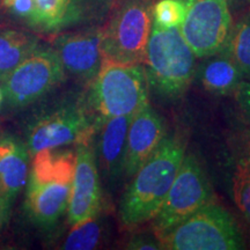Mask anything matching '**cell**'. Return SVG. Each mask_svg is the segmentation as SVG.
<instances>
[{"label": "cell", "instance_id": "obj_22", "mask_svg": "<svg viewBox=\"0 0 250 250\" xmlns=\"http://www.w3.org/2000/svg\"><path fill=\"white\" fill-rule=\"evenodd\" d=\"M187 9L188 4L183 0H160L152 9L153 23L161 28H179Z\"/></svg>", "mask_w": 250, "mask_h": 250}, {"label": "cell", "instance_id": "obj_10", "mask_svg": "<svg viewBox=\"0 0 250 250\" xmlns=\"http://www.w3.org/2000/svg\"><path fill=\"white\" fill-rule=\"evenodd\" d=\"M95 122L86 109L65 107L37 118L29 126L27 148L30 155L43 149L72 145H88L95 132Z\"/></svg>", "mask_w": 250, "mask_h": 250}, {"label": "cell", "instance_id": "obj_7", "mask_svg": "<svg viewBox=\"0 0 250 250\" xmlns=\"http://www.w3.org/2000/svg\"><path fill=\"white\" fill-rule=\"evenodd\" d=\"M212 190L204 170L195 156L184 155L160 210L153 220L159 239L188 217L211 202Z\"/></svg>", "mask_w": 250, "mask_h": 250}, {"label": "cell", "instance_id": "obj_20", "mask_svg": "<svg viewBox=\"0 0 250 250\" xmlns=\"http://www.w3.org/2000/svg\"><path fill=\"white\" fill-rule=\"evenodd\" d=\"M102 228L95 217L83 223L73 225V228L62 243L65 250H90L99 246Z\"/></svg>", "mask_w": 250, "mask_h": 250}, {"label": "cell", "instance_id": "obj_25", "mask_svg": "<svg viewBox=\"0 0 250 250\" xmlns=\"http://www.w3.org/2000/svg\"><path fill=\"white\" fill-rule=\"evenodd\" d=\"M129 249H138V250H158L162 249L160 242H155L153 240L147 239L146 236H138L129 243Z\"/></svg>", "mask_w": 250, "mask_h": 250}, {"label": "cell", "instance_id": "obj_24", "mask_svg": "<svg viewBox=\"0 0 250 250\" xmlns=\"http://www.w3.org/2000/svg\"><path fill=\"white\" fill-rule=\"evenodd\" d=\"M234 95L240 109L250 123V80H242L234 90Z\"/></svg>", "mask_w": 250, "mask_h": 250}, {"label": "cell", "instance_id": "obj_13", "mask_svg": "<svg viewBox=\"0 0 250 250\" xmlns=\"http://www.w3.org/2000/svg\"><path fill=\"white\" fill-rule=\"evenodd\" d=\"M165 139L162 118L147 104L133 115L127 130L123 162L125 174L132 176Z\"/></svg>", "mask_w": 250, "mask_h": 250}, {"label": "cell", "instance_id": "obj_4", "mask_svg": "<svg viewBox=\"0 0 250 250\" xmlns=\"http://www.w3.org/2000/svg\"><path fill=\"white\" fill-rule=\"evenodd\" d=\"M148 78L140 64L105 61L90 89V103L103 122L110 117L133 116L148 103Z\"/></svg>", "mask_w": 250, "mask_h": 250}, {"label": "cell", "instance_id": "obj_12", "mask_svg": "<svg viewBox=\"0 0 250 250\" xmlns=\"http://www.w3.org/2000/svg\"><path fill=\"white\" fill-rule=\"evenodd\" d=\"M52 49L65 71L83 79H94L103 62L102 30L65 34L55 41Z\"/></svg>", "mask_w": 250, "mask_h": 250}, {"label": "cell", "instance_id": "obj_16", "mask_svg": "<svg viewBox=\"0 0 250 250\" xmlns=\"http://www.w3.org/2000/svg\"><path fill=\"white\" fill-rule=\"evenodd\" d=\"M132 117L116 116L102 122L100 153L105 169L114 175L123 169L127 130Z\"/></svg>", "mask_w": 250, "mask_h": 250}, {"label": "cell", "instance_id": "obj_1", "mask_svg": "<svg viewBox=\"0 0 250 250\" xmlns=\"http://www.w3.org/2000/svg\"><path fill=\"white\" fill-rule=\"evenodd\" d=\"M184 147L176 138H166L140 168L122 197L120 219L133 228L152 220L160 210L184 158Z\"/></svg>", "mask_w": 250, "mask_h": 250}, {"label": "cell", "instance_id": "obj_26", "mask_svg": "<svg viewBox=\"0 0 250 250\" xmlns=\"http://www.w3.org/2000/svg\"><path fill=\"white\" fill-rule=\"evenodd\" d=\"M12 206L0 196V228L4 227L6 221L9 218V212H11Z\"/></svg>", "mask_w": 250, "mask_h": 250}, {"label": "cell", "instance_id": "obj_27", "mask_svg": "<svg viewBox=\"0 0 250 250\" xmlns=\"http://www.w3.org/2000/svg\"><path fill=\"white\" fill-rule=\"evenodd\" d=\"M242 142H243V151H245V155H243V158H246L247 160L250 161V129L245 131Z\"/></svg>", "mask_w": 250, "mask_h": 250}, {"label": "cell", "instance_id": "obj_21", "mask_svg": "<svg viewBox=\"0 0 250 250\" xmlns=\"http://www.w3.org/2000/svg\"><path fill=\"white\" fill-rule=\"evenodd\" d=\"M234 202L246 219L250 221V161L241 158L233 175Z\"/></svg>", "mask_w": 250, "mask_h": 250}, {"label": "cell", "instance_id": "obj_2", "mask_svg": "<svg viewBox=\"0 0 250 250\" xmlns=\"http://www.w3.org/2000/svg\"><path fill=\"white\" fill-rule=\"evenodd\" d=\"M33 156L27 181V211L36 224L51 226L67 210L76 152L59 147L43 149Z\"/></svg>", "mask_w": 250, "mask_h": 250}, {"label": "cell", "instance_id": "obj_23", "mask_svg": "<svg viewBox=\"0 0 250 250\" xmlns=\"http://www.w3.org/2000/svg\"><path fill=\"white\" fill-rule=\"evenodd\" d=\"M1 6L12 17L22 21L31 28H36L35 0H1Z\"/></svg>", "mask_w": 250, "mask_h": 250}, {"label": "cell", "instance_id": "obj_18", "mask_svg": "<svg viewBox=\"0 0 250 250\" xmlns=\"http://www.w3.org/2000/svg\"><path fill=\"white\" fill-rule=\"evenodd\" d=\"M39 46V40L31 34L15 29H0V80Z\"/></svg>", "mask_w": 250, "mask_h": 250}, {"label": "cell", "instance_id": "obj_14", "mask_svg": "<svg viewBox=\"0 0 250 250\" xmlns=\"http://www.w3.org/2000/svg\"><path fill=\"white\" fill-rule=\"evenodd\" d=\"M29 155L26 144L14 137L0 139V196L11 206L27 186Z\"/></svg>", "mask_w": 250, "mask_h": 250}, {"label": "cell", "instance_id": "obj_19", "mask_svg": "<svg viewBox=\"0 0 250 250\" xmlns=\"http://www.w3.org/2000/svg\"><path fill=\"white\" fill-rule=\"evenodd\" d=\"M243 76L250 77V13L232 26L229 36L224 46Z\"/></svg>", "mask_w": 250, "mask_h": 250}, {"label": "cell", "instance_id": "obj_28", "mask_svg": "<svg viewBox=\"0 0 250 250\" xmlns=\"http://www.w3.org/2000/svg\"><path fill=\"white\" fill-rule=\"evenodd\" d=\"M5 99H4V90H2V87L0 86V109H1L2 103H4Z\"/></svg>", "mask_w": 250, "mask_h": 250}, {"label": "cell", "instance_id": "obj_11", "mask_svg": "<svg viewBox=\"0 0 250 250\" xmlns=\"http://www.w3.org/2000/svg\"><path fill=\"white\" fill-rule=\"evenodd\" d=\"M101 206V188L95 156L88 145H79L72 177L67 219L72 226L96 217Z\"/></svg>", "mask_w": 250, "mask_h": 250}, {"label": "cell", "instance_id": "obj_6", "mask_svg": "<svg viewBox=\"0 0 250 250\" xmlns=\"http://www.w3.org/2000/svg\"><path fill=\"white\" fill-rule=\"evenodd\" d=\"M152 8L144 0H126L102 30L103 59L140 64L151 35Z\"/></svg>", "mask_w": 250, "mask_h": 250}, {"label": "cell", "instance_id": "obj_9", "mask_svg": "<svg viewBox=\"0 0 250 250\" xmlns=\"http://www.w3.org/2000/svg\"><path fill=\"white\" fill-rule=\"evenodd\" d=\"M179 29L196 57L208 58L218 54L232 29V15L226 0H193L188 4Z\"/></svg>", "mask_w": 250, "mask_h": 250}, {"label": "cell", "instance_id": "obj_3", "mask_svg": "<svg viewBox=\"0 0 250 250\" xmlns=\"http://www.w3.org/2000/svg\"><path fill=\"white\" fill-rule=\"evenodd\" d=\"M195 58L179 28L152 23L144 62L149 85L156 92L167 98L186 92L195 74Z\"/></svg>", "mask_w": 250, "mask_h": 250}, {"label": "cell", "instance_id": "obj_8", "mask_svg": "<svg viewBox=\"0 0 250 250\" xmlns=\"http://www.w3.org/2000/svg\"><path fill=\"white\" fill-rule=\"evenodd\" d=\"M64 74L55 50L39 46L2 79L5 102L13 108L26 107L61 83Z\"/></svg>", "mask_w": 250, "mask_h": 250}, {"label": "cell", "instance_id": "obj_5", "mask_svg": "<svg viewBox=\"0 0 250 250\" xmlns=\"http://www.w3.org/2000/svg\"><path fill=\"white\" fill-rule=\"evenodd\" d=\"M162 249L237 250L245 248L242 233L233 215L208 202L160 239Z\"/></svg>", "mask_w": 250, "mask_h": 250}, {"label": "cell", "instance_id": "obj_17", "mask_svg": "<svg viewBox=\"0 0 250 250\" xmlns=\"http://www.w3.org/2000/svg\"><path fill=\"white\" fill-rule=\"evenodd\" d=\"M36 28L46 33H56L76 24L83 17L81 0H35Z\"/></svg>", "mask_w": 250, "mask_h": 250}, {"label": "cell", "instance_id": "obj_29", "mask_svg": "<svg viewBox=\"0 0 250 250\" xmlns=\"http://www.w3.org/2000/svg\"><path fill=\"white\" fill-rule=\"evenodd\" d=\"M248 223H249V226H250V221H248Z\"/></svg>", "mask_w": 250, "mask_h": 250}, {"label": "cell", "instance_id": "obj_15", "mask_svg": "<svg viewBox=\"0 0 250 250\" xmlns=\"http://www.w3.org/2000/svg\"><path fill=\"white\" fill-rule=\"evenodd\" d=\"M243 73L237 67L225 49L211 56V59L202 65L199 79L206 90L213 94L234 93L242 81Z\"/></svg>", "mask_w": 250, "mask_h": 250}]
</instances>
